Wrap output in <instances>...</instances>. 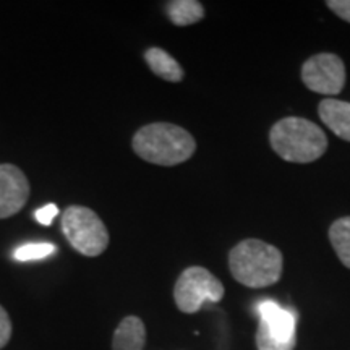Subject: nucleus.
<instances>
[{
	"mask_svg": "<svg viewBox=\"0 0 350 350\" xmlns=\"http://www.w3.org/2000/svg\"><path fill=\"white\" fill-rule=\"evenodd\" d=\"M138 157L150 164L174 167L190 159L196 142L190 131L169 122H154L139 129L131 139Z\"/></svg>",
	"mask_w": 350,
	"mask_h": 350,
	"instance_id": "nucleus-1",
	"label": "nucleus"
},
{
	"mask_svg": "<svg viewBox=\"0 0 350 350\" xmlns=\"http://www.w3.org/2000/svg\"><path fill=\"white\" fill-rule=\"evenodd\" d=\"M284 256L274 245L245 239L229 253V269L237 282L250 288L269 287L282 275Z\"/></svg>",
	"mask_w": 350,
	"mask_h": 350,
	"instance_id": "nucleus-2",
	"label": "nucleus"
},
{
	"mask_svg": "<svg viewBox=\"0 0 350 350\" xmlns=\"http://www.w3.org/2000/svg\"><path fill=\"white\" fill-rule=\"evenodd\" d=\"M269 143L281 159L295 164L313 163L327 150V137L321 126L301 117L275 122L269 130Z\"/></svg>",
	"mask_w": 350,
	"mask_h": 350,
	"instance_id": "nucleus-3",
	"label": "nucleus"
},
{
	"mask_svg": "<svg viewBox=\"0 0 350 350\" xmlns=\"http://www.w3.org/2000/svg\"><path fill=\"white\" fill-rule=\"evenodd\" d=\"M62 232L68 243L83 256L96 258L107 250L111 235L93 209L72 204L64 211Z\"/></svg>",
	"mask_w": 350,
	"mask_h": 350,
	"instance_id": "nucleus-4",
	"label": "nucleus"
},
{
	"mask_svg": "<svg viewBox=\"0 0 350 350\" xmlns=\"http://www.w3.org/2000/svg\"><path fill=\"white\" fill-rule=\"evenodd\" d=\"M224 286L211 271L201 266H190L178 275L174 287V300L182 313L200 312L206 301L217 304L224 299Z\"/></svg>",
	"mask_w": 350,
	"mask_h": 350,
	"instance_id": "nucleus-5",
	"label": "nucleus"
},
{
	"mask_svg": "<svg viewBox=\"0 0 350 350\" xmlns=\"http://www.w3.org/2000/svg\"><path fill=\"white\" fill-rule=\"evenodd\" d=\"M260 323L256 331L258 350H294L297 344V319L291 310L266 300L258 306Z\"/></svg>",
	"mask_w": 350,
	"mask_h": 350,
	"instance_id": "nucleus-6",
	"label": "nucleus"
},
{
	"mask_svg": "<svg viewBox=\"0 0 350 350\" xmlns=\"http://www.w3.org/2000/svg\"><path fill=\"white\" fill-rule=\"evenodd\" d=\"M300 77L310 91L325 96H338L345 85V65L339 55H312L301 65Z\"/></svg>",
	"mask_w": 350,
	"mask_h": 350,
	"instance_id": "nucleus-7",
	"label": "nucleus"
},
{
	"mask_svg": "<svg viewBox=\"0 0 350 350\" xmlns=\"http://www.w3.org/2000/svg\"><path fill=\"white\" fill-rule=\"evenodd\" d=\"M29 198V182L18 165L0 164V219L18 214Z\"/></svg>",
	"mask_w": 350,
	"mask_h": 350,
	"instance_id": "nucleus-8",
	"label": "nucleus"
},
{
	"mask_svg": "<svg viewBox=\"0 0 350 350\" xmlns=\"http://www.w3.org/2000/svg\"><path fill=\"white\" fill-rule=\"evenodd\" d=\"M319 119L332 133L350 142V103L334 98H326L318 106Z\"/></svg>",
	"mask_w": 350,
	"mask_h": 350,
	"instance_id": "nucleus-9",
	"label": "nucleus"
},
{
	"mask_svg": "<svg viewBox=\"0 0 350 350\" xmlns=\"http://www.w3.org/2000/svg\"><path fill=\"white\" fill-rule=\"evenodd\" d=\"M146 344V327L138 317H125L113 331L112 350H143Z\"/></svg>",
	"mask_w": 350,
	"mask_h": 350,
	"instance_id": "nucleus-10",
	"label": "nucleus"
},
{
	"mask_svg": "<svg viewBox=\"0 0 350 350\" xmlns=\"http://www.w3.org/2000/svg\"><path fill=\"white\" fill-rule=\"evenodd\" d=\"M144 60L156 77L169 83H180L185 77L182 65L167 51L161 49V47H150L144 52Z\"/></svg>",
	"mask_w": 350,
	"mask_h": 350,
	"instance_id": "nucleus-11",
	"label": "nucleus"
},
{
	"mask_svg": "<svg viewBox=\"0 0 350 350\" xmlns=\"http://www.w3.org/2000/svg\"><path fill=\"white\" fill-rule=\"evenodd\" d=\"M165 13L175 26H190L204 18V7L198 0H172L165 5Z\"/></svg>",
	"mask_w": 350,
	"mask_h": 350,
	"instance_id": "nucleus-12",
	"label": "nucleus"
},
{
	"mask_svg": "<svg viewBox=\"0 0 350 350\" xmlns=\"http://www.w3.org/2000/svg\"><path fill=\"white\" fill-rule=\"evenodd\" d=\"M327 235L340 262L350 269V216L339 217L332 222Z\"/></svg>",
	"mask_w": 350,
	"mask_h": 350,
	"instance_id": "nucleus-13",
	"label": "nucleus"
},
{
	"mask_svg": "<svg viewBox=\"0 0 350 350\" xmlns=\"http://www.w3.org/2000/svg\"><path fill=\"white\" fill-rule=\"evenodd\" d=\"M57 252V247L47 242H39V243H26L16 248L13 252V258L16 261H34V260H42L54 255Z\"/></svg>",
	"mask_w": 350,
	"mask_h": 350,
	"instance_id": "nucleus-14",
	"label": "nucleus"
},
{
	"mask_svg": "<svg viewBox=\"0 0 350 350\" xmlns=\"http://www.w3.org/2000/svg\"><path fill=\"white\" fill-rule=\"evenodd\" d=\"M12 339V319L7 310L0 305V350L10 342Z\"/></svg>",
	"mask_w": 350,
	"mask_h": 350,
	"instance_id": "nucleus-15",
	"label": "nucleus"
},
{
	"mask_svg": "<svg viewBox=\"0 0 350 350\" xmlns=\"http://www.w3.org/2000/svg\"><path fill=\"white\" fill-rule=\"evenodd\" d=\"M57 214H59V208H57V204L49 203L46 204V206H42L41 209H38V211L34 213V217H36L39 224L52 226V222H54Z\"/></svg>",
	"mask_w": 350,
	"mask_h": 350,
	"instance_id": "nucleus-16",
	"label": "nucleus"
},
{
	"mask_svg": "<svg viewBox=\"0 0 350 350\" xmlns=\"http://www.w3.org/2000/svg\"><path fill=\"white\" fill-rule=\"evenodd\" d=\"M326 5L332 13L350 23V0H327Z\"/></svg>",
	"mask_w": 350,
	"mask_h": 350,
	"instance_id": "nucleus-17",
	"label": "nucleus"
}]
</instances>
